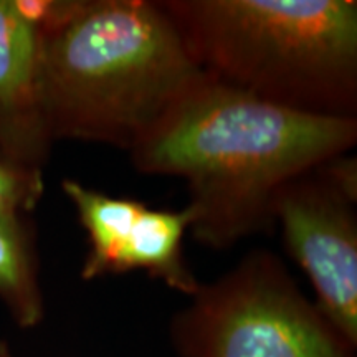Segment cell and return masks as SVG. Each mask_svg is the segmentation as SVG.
Masks as SVG:
<instances>
[{
	"mask_svg": "<svg viewBox=\"0 0 357 357\" xmlns=\"http://www.w3.org/2000/svg\"><path fill=\"white\" fill-rule=\"evenodd\" d=\"M40 33V105L52 139L131 151L207 77L160 2H60Z\"/></svg>",
	"mask_w": 357,
	"mask_h": 357,
	"instance_id": "7a4b0ae2",
	"label": "cell"
},
{
	"mask_svg": "<svg viewBox=\"0 0 357 357\" xmlns=\"http://www.w3.org/2000/svg\"><path fill=\"white\" fill-rule=\"evenodd\" d=\"M356 141V118L284 108L207 75L129 153L141 172L185 178L195 238L225 248L273 222L288 182Z\"/></svg>",
	"mask_w": 357,
	"mask_h": 357,
	"instance_id": "6da1fadb",
	"label": "cell"
},
{
	"mask_svg": "<svg viewBox=\"0 0 357 357\" xmlns=\"http://www.w3.org/2000/svg\"><path fill=\"white\" fill-rule=\"evenodd\" d=\"M43 194L38 167L26 166L0 153V217L30 211Z\"/></svg>",
	"mask_w": 357,
	"mask_h": 357,
	"instance_id": "30bf717a",
	"label": "cell"
},
{
	"mask_svg": "<svg viewBox=\"0 0 357 357\" xmlns=\"http://www.w3.org/2000/svg\"><path fill=\"white\" fill-rule=\"evenodd\" d=\"M181 357H354L278 258L253 252L192 294L171 326Z\"/></svg>",
	"mask_w": 357,
	"mask_h": 357,
	"instance_id": "277c9868",
	"label": "cell"
},
{
	"mask_svg": "<svg viewBox=\"0 0 357 357\" xmlns=\"http://www.w3.org/2000/svg\"><path fill=\"white\" fill-rule=\"evenodd\" d=\"M0 357H12V352L8 349L7 342H3L2 339H0Z\"/></svg>",
	"mask_w": 357,
	"mask_h": 357,
	"instance_id": "8fae6325",
	"label": "cell"
},
{
	"mask_svg": "<svg viewBox=\"0 0 357 357\" xmlns=\"http://www.w3.org/2000/svg\"><path fill=\"white\" fill-rule=\"evenodd\" d=\"M205 75L275 105L356 118L357 3L160 2Z\"/></svg>",
	"mask_w": 357,
	"mask_h": 357,
	"instance_id": "3957f363",
	"label": "cell"
},
{
	"mask_svg": "<svg viewBox=\"0 0 357 357\" xmlns=\"http://www.w3.org/2000/svg\"><path fill=\"white\" fill-rule=\"evenodd\" d=\"M192 222L194 212L189 207L171 212L144 205L124 238L116 275L144 270L176 291L189 296L197 293L200 283L185 266L182 255V238Z\"/></svg>",
	"mask_w": 357,
	"mask_h": 357,
	"instance_id": "52a82bcc",
	"label": "cell"
},
{
	"mask_svg": "<svg viewBox=\"0 0 357 357\" xmlns=\"http://www.w3.org/2000/svg\"><path fill=\"white\" fill-rule=\"evenodd\" d=\"M354 204L321 166L293 178L273 205L283 240L316 291L324 318L357 346V222Z\"/></svg>",
	"mask_w": 357,
	"mask_h": 357,
	"instance_id": "5b68a950",
	"label": "cell"
},
{
	"mask_svg": "<svg viewBox=\"0 0 357 357\" xmlns=\"http://www.w3.org/2000/svg\"><path fill=\"white\" fill-rule=\"evenodd\" d=\"M0 300L20 328L43 319V296L20 215L0 217Z\"/></svg>",
	"mask_w": 357,
	"mask_h": 357,
	"instance_id": "9c48e42d",
	"label": "cell"
},
{
	"mask_svg": "<svg viewBox=\"0 0 357 357\" xmlns=\"http://www.w3.org/2000/svg\"><path fill=\"white\" fill-rule=\"evenodd\" d=\"M63 192L77 208L88 231L89 252L82 268L84 280L116 275L124 238L146 204L132 199L111 197L77 181H63Z\"/></svg>",
	"mask_w": 357,
	"mask_h": 357,
	"instance_id": "ba28073f",
	"label": "cell"
},
{
	"mask_svg": "<svg viewBox=\"0 0 357 357\" xmlns=\"http://www.w3.org/2000/svg\"><path fill=\"white\" fill-rule=\"evenodd\" d=\"M40 33L0 0V153L38 167L52 137L40 105Z\"/></svg>",
	"mask_w": 357,
	"mask_h": 357,
	"instance_id": "8992f818",
	"label": "cell"
}]
</instances>
